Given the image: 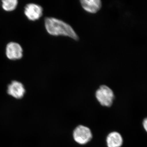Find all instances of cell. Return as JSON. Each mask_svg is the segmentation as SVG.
<instances>
[{"instance_id":"cell-8","label":"cell","mask_w":147,"mask_h":147,"mask_svg":"<svg viewBox=\"0 0 147 147\" xmlns=\"http://www.w3.org/2000/svg\"><path fill=\"white\" fill-rule=\"evenodd\" d=\"M106 142L108 147H121L123 144V138L120 133L113 131L108 134Z\"/></svg>"},{"instance_id":"cell-7","label":"cell","mask_w":147,"mask_h":147,"mask_svg":"<svg viewBox=\"0 0 147 147\" xmlns=\"http://www.w3.org/2000/svg\"><path fill=\"white\" fill-rule=\"evenodd\" d=\"M82 7L90 13H96L100 10L102 6L100 0H82L80 1Z\"/></svg>"},{"instance_id":"cell-3","label":"cell","mask_w":147,"mask_h":147,"mask_svg":"<svg viewBox=\"0 0 147 147\" xmlns=\"http://www.w3.org/2000/svg\"><path fill=\"white\" fill-rule=\"evenodd\" d=\"M73 136L74 141L77 143L80 144H85L92 139V132L87 127L80 125L74 130Z\"/></svg>"},{"instance_id":"cell-5","label":"cell","mask_w":147,"mask_h":147,"mask_svg":"<svg viewBox=\"0 0 147 147\" xmlns=\"http://www.w3.org/2000/svg\"><path fill=\"white\" fill-rule=\"evenodd\" d=\"M23 52L21 45L16 42H9L6 47V56L10 60L20 59L23 57Z\"/></svg>"},{"instance_id":"cell-4","label":"cell","mask_w":147,"mask_h":147,"mask_svg":"<svg viewBox=\"0 0 147 147\" xmlns=\"http://www.w3.org/2000/svg\"><path fill=\"white\" fill-rule=\"evenodd\" d=\"M24 12L25 16L30 21H36L42 16L43 9L39 5L30 3L25 6Z\"/></svg>"},{"instance_id":"cell-6","label":"cell","mask_w":147,"mask_h":147,"mask_svg":"<svg viewBox=\"0 0 147 147\" xmlns=\"http://www.w3.org/2000/svg\"><path fill=\"white\" fill-rule=\"evenodd\" d=\"M7 93L18 99L22 98L25 94L26 90L21 82L13 81L8 86Z\"/></svg>"},{"instance_id":"cell-1","label":"cell","mask_w":147,"mask_h":147,"mask_svg":"<svg viewBox=\"0 0 147 147\" xmlns=\"http://www.w3.org/2000/svg\"><path fill=\"white\" fill-rule=\"evenodd\" d=\"M44 24L46 31L51 35L68 36L76 40L79 39L71 26L61 20L53 17H47Z\"/></svg>"},{"instance_id":"cell-9","label":"cell","mask_w":147,"mask_h":147,"mask_svg":"<svg viewBox=\"0 0 147 147\" xmlns=\"http://www.w3.org/2000/svg\"><path fill=\"white\" fill-rule=\"evenodd\" d=\"M18 4L17 0H3L2 7L6 11H11L15 10Z\"/></svg>"},{"instance_id":"cell-2","label":"cell","mask_w":147,"mask_h":147,"mask_svg":"<svg viewBox=\"0 0 147 147\" xmlns=\"http://www.w3.org/2000/svg\"><path fill=\"white\" fill-rule=\"evenodd\" d=\"M96 97L100 105L105 107H110L113 104L115 96L109 87L102 85L96 92Z\"/></svg>"},{"instance_id":"cell-10","label":"cell","mask_w":147,"mask_h":147,"mask_svg":"<svg viewBox=\"0 0 147 147\" xmlns=\"http://www.w3.org/2000/svg\"><path fill=\"white\" fill-rule=\"evenodd\" d=\"M143 126L145 131L147 133V117L144 119L143 122Z\"/></svg>"}]
</instances>
